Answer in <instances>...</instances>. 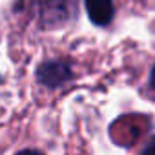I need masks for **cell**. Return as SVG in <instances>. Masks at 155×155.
<instances>
[{
	"instance_id": "obj_3",
	"label": "cell",
	"mask_w": 155,
	"mask_h": 155,
	"mask_svg": "<svg viewBox=\"0 0 155 155\" xmlns=\"http://www.w3.org/2000/svg\"><path fill=\"white\" fill-rule=\"evenodd\" d=\"M88 17L97 26H108L115 15L113 0H84Z\"/></svg>"
},
{
	"instance_id": "obj_6",
	"label": "cell",
	"mask_w": 155,
	"mask_h": 155,
	"mask_svg": "<svg viewBox=\"0 0 155 155\" xmlns=\"http://www.w3.org/2000/svg\"><path fill=\"white\" fill-rule=\"evenodd\" d=\"M150 86L155 90V66H153V69H151V75H150Z\"/></svg>"
},
{
	"instance_id": "obj_2",
	"label": "cell",
	"mask_w": 155,
	"mask_h": 155,
	"mask_svg": "<svg viewBox=\"0 0 155 155\" xmlns=\"http://www.w3.org/2000/svg\"><path fill=\"white\" fill-rule=\"evenodd\" d=\"M37 8H38L42 22L58 24L69 18L73 2L71 0H37Z\"/></svg>"
},
{
	"instance_id": "obj_1",
	"label": "cell",
	"mask_w": 155,
	"mask_h": 155,
	"mask_svg": "<svg viewBox=\"0 0 155 155\" xmlns=\"http://www.w3.org/2000/svg\"><path fill=\"white\" fill-rule=\"evenodd\" d=\"M71 79H73V71L69 64L64 60H46L37 69V81L49 90L58 88Z\"/></svg>"
},
{
	"instance_id": "obj_5",
	"label": "cell",
	"mask_w": 155,
	"mask_h": 155,
	"mask_svg": "<svg viewBox=\"0 0 155 155\" xmlns=\"http://www.w3.org/2000/svg\"><path fill=\"white\" fill-rule=\"evenodd\" d=\"M17 155H44V153L38 150H33V148H26V150H20Z\"/></svg>"
},
{
	"instance_id": "obj_4",
	"label": "cell",
	"mask_w": 155,
	"mask_h": 155,
	"mask_svg": "<svg viewBox=\"0 0 155 155\" xmlns=\"http://www.w3.org/2000/svg\"><path fill=\"white\" fill-rule=\"evenodd\" d=\"M139 155H155V137L146 144V148H144Z\"/></svg>"
}]
</instances>
